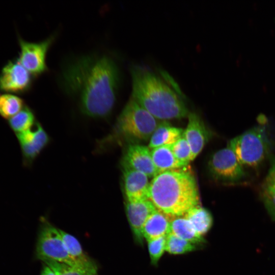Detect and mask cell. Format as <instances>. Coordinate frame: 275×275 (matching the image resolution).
Here are the masks:
<instances>
[{"instance_id": "obj_1", "label": "cell", "mask_w": 275, "mask_h": 275, "mask_svg": "<svg viewBox=\"0 0 275 275\" xmlns=\"http://www.w3.org/2000/svg\"><path fill=\"white\" fill-rule=\"evenodd\" d=\"M119 80L116 64L106 56L81 58L68 65L62 75L65 90L77 96L83 113L93 118L111 113Z\"/></svg>"}, {"instance_id": "obj_2", "label": "cell", "mask_w": 275, "mask_h": 275, "mask_svg": "<svg viewBox=\"0 0 275 275\" xmlns=\"http://www.w3.org/2000/svg\"><path fill=\"white\" fill-rule=\"evenodd\" d=\"M131 98L157 120H167L187 117L189 113L179 95L160 76L140 65L130 69Z\"/></svg>"}, {"instance_id": "obj_3", "label": "cell", "mask_w": 275, "mask_h": 275, "mask_svg": "<svg viewBox=\"0 0 275 275\" xmlns=\"http://www.w3.org/2000/svg\"><path fill=\"white\" fill-rule=\"evenodd\" d=\"M148 200L157 210L169 216L184 215L199 206L196 179L191 174L182 171L158 174L150 182Z\"/></svg>"}, {"instance_id": "obj_4", "label": "cell", "mask_w": 275, "mask_h": 275, "mask_svg": "<svg viewBox=\"0 0 275 275\" xmlns=\"http://www.w3.org/2000/svg\"><path fill=\"white\" fill-rule=\"evenodd\" d=\"M157 120L131 97L106 140L109 143L122 141L129 145L140 144L150 139L159 123Z\"/></svg>"}, {"instance_id": "obj_5", "label": "cell", "mask_w": 275, "mask_h": 275, "mask_svg": "<svg viewBox=\"0 0 275 275\" xmlns=\"http://www.w3.org/2000/svg\"><path fill=\"white\" fill-rule=\"evenodd\" d=\"M263 125H258L231 140L229 145L244 168L258 167L271 150V142Z\"/></svg>"}, {"instance_id": "obj_6", "label": "cell", "mask_w": 275, "mask_h": 275, "mask_svg": "<svg viewBox=\"0 0 275 275\" xmlns=\"http://www.w3.org/2000/svg\"><path fill=\"white\" fill-rule=\"evenodd\" d=\"M36 255L43 262L50 260L64 263L88 273L69 255L59 229L47 222L44 224L39 234Z\"/></svg>"}, {"instance_id": "obj_7", "label": "cell", "mask_w": 275, "mask_h": 275, "mask_svg": "<svg viewBox=\"0 0 275 275\" xmlns=\"http://www.w3.org/2000/svg\"><path fill=\"white\" fill-rule=\"evenodd\" d=\"M208 168L214 178L223 181L237 182L246 175L244 168L228 146L212 155L208 162Z\"/></svg>"}, {"instance_id": "obj_8", "label": "cell", "mask_w": 275, "mask_h": 275, "mask_svg": "<svg viewBox=\"0 0 275 275\" xmlns=\"http://www.w3.org/2000/svg\"><path fill=\"white\" fill-rule=\"evenodd\" d=\"M54 38L51 36L41 42H31L19 37L20 51L17 59L33 76L38 75L46 71V54Z\"/></svg>"}, {"instance_id": "obj_9", "label": "cell", "mask_w": 275, "mask_h": 275, "mask_svg": "<svg viewBox=\"0 0 275 275\" xmlns=\"http://www.w3.org/2000/svg\"><path fill=\"white\" fill-rule=\"evenodd\" d=\"M32 76L17 58L10 60L0 72V91L10 94L24 93L31 88Z\"/></svg>"}, {"instance_id": "obj_10", "label": "cell", "mask_w": 275, "mask_h": 275, "mask_svg": "<svg viewBox=\"0 0 275 275\" xmlns=\"http://www.w3.org/2000/svg\"><path fill=\"white\" fill-rule=\"evenodd\" d=\"M122 165V167L142 172L149 178L154 177L157 175L151 150L141 144L128 145L123 155Z\"/></svg>"}, {"instance_id": "obj_11", "label": "cell", "mask_w": 275, "mask_h": 275, "mask_svg": "<svg viewBox=\"0 0 275 275\" xmlns=\"http://www.w3.org/2000/svg\"><path fill=\"white\" fill-rule=\"evenodd\" d=\"M123 184L127 201L136 202L148 200L150 182L144 173L122 167Z\"/></svg>"}, {"instance_id": "obj_12", "label": "cell", "mask_w": 275, "mask_h": 275, "mask_svg": "<svg viewBox=\"0 0 275 275\" xmlns=\"http://www.w3.org/2000/svg\"><path fill=\"white\" fill-rule=\"evenodd\" d=\"M188 123L183 135L191 151V161L201 152L211 134L200 116L195 112L188 115Z\"/></svg>"}, {"instance_id": "obj_13", "label": "cell", "mask_w": 275, "mask_h": 275, "mask_svg": "<svg viewBox=\"0 0 275 275\" xmlns=\"http://www.w3.org/2000/svg\"><path fill=\"white\" fill-rule=\"evenodd\" d=\"M22 154L28 161L35 159L49 142V137L43 128L37 123L35 128L16 133Z\"/></svg>"}, {"instance_id": "obj_14", "label": "cell", "mask_w": 275, "mask_h": 275, "mask_svg": "<svg viewBox=\"0 0 275 275\" xmlns=\"http://www.w3.org/2000/svg\"><path fill=\"white\" fill-rule=\"evenodd\" d=\"M153 204L149 200L136 202H127L126 212L132 231L136 240L143 242L142 229L149 216L156 210Z\"/></svg>"}, {"instance_id": "obj_15", "label": "cell", "mask_w": 275, "mask_h": 275, "mask_svg": "<svg viewBox=\"0 0 275 275\" xmlns=\"http://www.w3.org/2000/svg\"><path fill=\"white\" fill-rule=\"evenodd\" d=\"M171 216L156 209L145 222L142 235L147 241L166 236L170 233Z\"/></svg>"}, {"instance_id": "obj_16", "label": "cell", "mask_w": 275, "mask_h": 275, "mask_svg": "<svg viewBox=\"0 0 275 275\" xmlns=\"http://www.w3.org/2000/svg\"><path fill=\"white\" fill-rule=\"evenodd\" d=\"M63 241L71 257L88 273H96V265L83 252L81 245L73 236L59 229Z\"/></svg>"}, {"instance_id": "obj_17", "label": "cell", "mask_w": 275, "mask_h": 275, "mask_svg": "<svg viewBox=\"0 0 275 275\" xmlns=\"http://www.w3.org/2000/svg\"><path fill=\"white\" fill-rule=\"evenodd\" d=\"M183 132L182 128L173 127L166 121L159 123L149 140V148L172 145L181 138Z\"/></svg>"}, {"instance_id": "obj_18", "label": "cell", "mask_w": 275, "mask_h": 275, "mask_svg": "<svg viewBox=\"0 0 275 275\" xmlns=\"http://www.w3.org/2000/svg\"><path fill=\"white\" fill-rule=\"evenodd\" d=\"M151 154L157 175L184 167L175 157L171 145L154 148L151 150Z\"/></svg>"}, {"instance_id": "obj_19", "label": "cell", "mask_w": 275, "mask_h": 275, "mask_svg": "<svg viewBox=\"0 0 275 275\" xmlns=\"http://www.w3.org/2000/svg\"><path fill=\"white\" fill-rule=\"evenodd\" d=\"M170 233L194 244L204 241L203 236L197 233L184 215L171 216Z\"/></svg>"}, {"instance_id": "obj_20", "label": "cell", "mask_w": 275, "mask_h": 275, "mask_svg": "<svg viewBox=\"0 0 275 275\" xmlns=\"http://www.w3.org/2000/svg\"><path fill=\"white\" fill-rule=\"evenodd\" d=\"M184 216L197 233L202 236L209 231L213 224V218L210 212L199 206L191 209Z\"/></svg>"}, {"instance_id": "obj_21", "label": "cell", "mask_w": 275, "mask_h": 275, "mask_svg": "<svg viewBox=\"0 0 275 275\" xmlns=\"http://www.w3.org/2000/svg\"><path fill=\"white\" fill-rule=\"evenodd\" d=\"M261 193L268 210L275 216V158L262 183Z\"/></svg>"}, {"instance_id": "obj_22", "label": "cell", "mask_w": 275, "mask_h": 275, "mask_svg": "<svg viewBox=\"0 0 275 275\" xmlns=\"http://www.w3.org/2000/svg\"><path fill=\"white\" fill-rule=\"evenodd\" d=\"M24 107L23 99L10 93H0V115L5 119H10Z\"/></svg>"}, {"instance_id": "obj_23", "label": "cell", "mask_w": 275, "mask_h": 275, "mask_svg": "<svg viewBox=\"0 0 275 275\" xmlns=\"http://www.w3.org/2000/svg\"><path fill=\"white\" fill-rule=\"evenodd\" d=\"M35 116L27 106L23 108L9 119L11 128L16 133H20L31 129L35 124Z\"/></svg>"}, {"instance_id": "obj_24", "label": "cell", "mask_w": 275, "mask_h": 275, "mask_svg": "<svg viewBox=\"0 0 275 275\" xmlns=\"http://www.w3.org/2000/svg\"><path fill=\"white\" fill-rule=\"evenodd\" d=\"M195 244L170 233L166 236V251L173 255L183 254L195 251Z\"/></svg>"}, {"instance_id": "obj_25", "label": "cell", "mask_w": 275, "mask_h": 275, "mask_svg": "<svg viewBox=\"0 0 275 275\" xmlns=\"http://www.w3.org/2000/svg\"><path fill=\"white\" fill-rule=\"evenodd\" d=\"M171 149L176 158L184 166L191 161V149L183 134L171 145Z\"/></svg>"}, {"instance_id": "obj_26", "label": "cell", "mask_w": 275, "mask_h": 275, "mask_svg": "<svg viewBox=\"0 0 275 275\" xmlns=\"http://www.w3.org/2000/svg\"><path fill=\"white\" fill-rule=\"evenodd\" d=\"M166 236L147 241L151 262L153 265L157 264L166 251Z\"/></svg>"}, {"instance_id": "obj_27", "label": "cell", "mask_w": 275, "mask_h": 275, "mask_svg": "<svg viewBox=\"0 0 275 275\" xmlns=\"http://www.w3.org/2000/svg\"><path fill=\"white\" fill-rule=\"evenodd\" d=\"M56 275H86L87 273L64 263L47 260L44 262Z\"/></svg>"}, {"instance_id": "obj_28", "label": "cell", "mask_w": 275, "mask_h": 275, "mask_svg": "<svg viewBox=\"0 0 275 275\" xmlns=\"http://www.w3.org/2000/svg\"><path fill=\"white\" fill-rule=\"evenodd\" d=\"M40 275H56L52 270L47 265L44 266Z\"/></svg>"}, {"instance_id": "obj_29", "label": "cell", "mask_w": 275, "mask_h": 275, "mask_svg": "<svg viewBox=\"0 0 275 275\" xmlns=\"http://www.w3.org/2000/svg\"><path fill=\"white\" fill-rule=\"evenodd\" d=\"M86 275H96V273H88Z\"/></svg>"}]
</instances>
